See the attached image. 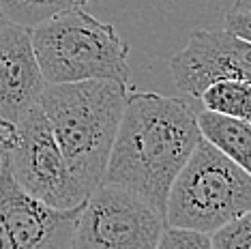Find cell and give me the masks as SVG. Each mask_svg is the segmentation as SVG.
<instances>
[{"instance_id":"7a4b0ae2","label":"cell","mask_w":251,"mask_h":249,"mask_svg":"<svg viewBox=\"0 0 251 249\" xmlns=\"http://www.w3.org/2000/svg\"><path fill=\"white\" fill-rule=\"evenodd\" d=\"M129 93L125 82L86 80L45 84L37 101L71 174L88 196L105 178Z\"/></svg>"},{"instance_id":"3957f363","label":"cell","mask_w":251,"mask_h":249,"mask_svg":"<svg viewBox=\"0 0 251 249\" xmlns=\"http://www.w3.org/2000/svg\"><path fill=\"white\" fill-rule=\"evenodd\" d=\"M45 84L116 80L129 84V45L107 22L71 9L30 28Z\"/></svg>"},{"instance_id":"2e32d148","label":"cell","mask_w":251,"mask_h":249,"mask_svg":"<svg viewBox=\"0 0 251 249\" xmlns=\"http://www.w3.org/2000/svg\"><path fill=\"white\" fill-rule=\"evenodd\" d=\"M0 249H15L7 225H4V222H2V215H0Z\"/></svg>"},{"instance_id":"5b68a950","label":"cell","mask_w":251,"mask_h":249,"mask_svg":"<svg viewBox=\"0 0 251 249\" xmlns=\"http://www.w3.org/2000/svg\"><path fill=\"white\" fill-rule=\"evenodd\" d=\"M0 161L9 168L13 180L28 196L52 208H77L88 198L67 166L50 121L39 103L28 107L15 121L13 138Z\"/></svg>"},{"instance_id":"52a82bcc","label":"cell","mask_w":251,"mask_h":249,"mask_svg":"<svg viewBox=\"0 0 251 249\" xmlns=\"http://www.w3.org/2000/svg\"><path fill=\"white\" fill-rule=\"evenodd\" d=\"M176 88L198 97L215 80L251 82V41L230 30H196L170 60Z\"/></svg>"},{"instance_id":"8fae6325","label":"cell","mask_w":251,"mask_h":249,"mask_svg":"<svg viewBox=\"0 0 251 249\" xmlns=\"http://www.w3.org/2000/svg\"><path fill=\"white\" fill-rule=\"evenodd\" d=\"M200 99L210 112L251 123V82L232 77L215 80L202 90Z\"/></svg>"},{"instance_id":"30bf717a","label":"cell","mask_w":251,"mask_h":249,"mask_svg":"<svg viewBox=\"0 0 251 249\" xmlns=\"http://www.w3.org/2000/svg\"><path fill=\"white\" fill-rule=\"evenodd\" d=\"M202 138L251 174V123L204 110L198 116Z\"/></svg>"},{"instance_id":"4fadbf2b","label":"cell","mask_w":251,"mask_h":249,"mask_svg":"<svg viewBox=\"0 0 251 249\" xmlns=\"http://www.w3.org/2000/svg\"><path fill=\"white\" fill-rule=\"evenodd\" d=\"M213 249H251V211L224 224L210 234Z\"/></svg>"},{"instance_id":"e0dca14e","label":"cell","mask_w":251,"mask_h":249,"mask_svg":"<svg viewBox=\"0 0 251 249\" xmlns=\"http://www.w3.org/2000/svg\"><path fill=\"white\" fill-rule=\"evenodd\" d=\"M7 24H9V20H7V18H4L2 9H0V28H2V26H7Z\"/></svg>"},{"instance_id":"6da1fadb","label":"cell","mask_w":251,"mask_h":249,"mask_svg":"<svg viewBox=\"0 0 251 249\" xmlns=\"http://www.w3.org/2000/svg\"><path fill=\"white\" fill-rule=\"evenodd\" d=\"M200 140L198 116L185 99L129 93L103 183L133 191L165 215L170 187Z\"/></svg>"},{"instance_id":"7c38bea8","label":"cell","mask_w":251,"mask_h":249,"mask_svg":"<svg viewBox=\"0 0 251 249\" xmlns=\"http://www.w3.org/2000/svg\"><path fill=\"white\" fill-rule=\"evenodd\" d=\"M90 0H0L4 18L11 24L32 28L71 9H84Z\"/></svg>"},{"instance_id":"ba28073f","label":"cell","mask_w":251,"mask_h":249,"mask_svg":"<svg viewBox=\"0 0 251 249\" xmlns=\"http://www.w3.org/2000/svg\"><path fill=\"white\" fill-rule=\"evenodd\" d=\"M82 206L60 211L28 196L0 161V215L15 249H71Z\"/></svg>"},{"instance_id":"5bb4252c","label":"cell","mask_w":251,"mask_h":249,"mask_svg":"<svg viewBox=\"0 0 251 249\" xmlns=\"http://www.w3.org/2000/svg\"><path fill=\"white\" fill-rule=\"evenodd\" d=\"M155 249H213V245H210V234L168 225Z\"/></svg>"},{"instance_id":"277c9868","label":"cell","mask_w":251,"mask_h":249,"mask_svg":"<svg viewBox=\"0 0 251 249\" xmlns=\"http://www.w3.org/2000/svg\"><path fill=\"white\" fill-rule=\"evenodd\" d=\"M249 211L251 174L202 138L170 187L165 224L213 234Z\"/></svg>"},{"instance_id":"9c48e42d","label":"cell","mask_w":251,"mask_h":249,"mask_svg":"<svg viewBox=\"0 0 251 249\" xmlns=\"http://www.w3.org/2000/svg\"><path fill=\"white\" fill-rule=\"evenodd\" d=\"M43 88L30 28L9 22L0 28V118L15 123L37 103Z\"/></svg>"},{"instance_id":"8992f818","label":"cell","mask_w":251,"mask_h":249,"mask_svg":"<svg viewBox=\"0 0 251 249\" xmlns=\"http://www.w3.org/2000/svg\"><path fill=\"white\" fill-rule=\"evenodd\" d=\"M165 215L123 187L101 183L79 211L71 249H155Z\"/></svg>"},{"instance_id":"9a60e30c","label":"cell","mask_w":251,"mask_h":249,"mask_svg":"<svg viewBox=\"0 0 251 249\" xmlns=\"http://www.w3.org/2000/svg\"><path fill=\"white\" fill-rule=\"evenodd\" d=\"M226 30L251 41V0H234L226 11Z\"/></svg>"}]
</instances>
